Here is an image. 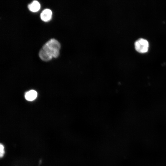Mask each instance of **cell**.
<instances>
[{
	"mask_svg": "<svg viewBox=\"0 0 166 166\" xmlns=\"http://www.w3.org/2000/svg\"><path fill=\"white\" fill-rule=\"evenodd\" d=\"M136 50L138 52L144 53L148 51L149 43L148 41L143 38H140L137 40L135 43Z\"/></svg>",
	"mask_w": 166,
	"mask_h": 166,
	"instance_id": "2",
	"label": "cell"
},
{
	"mask_svg": "<svg viewBox=\"0 0 166 166\" xmlns=\"http://www.w3.org/2000/svg\"><path fill=\"white\" fill-rule=\"evenodd\" d=\"M60 48V43L54 39H51L46 42L40 50L39 57L45 61H49L53 57L57 58L59 55Z\"/></svg>",
	"mask_w": 166,
	"mask_h": 166,
	"instance_id": "1",
	"label": "cell"
},
{
	"mask_svg": "<svg viewBox=\"0 0 166 166\" xmlns=\"http://www.w3.org/2000/svg\"><path fill=\"white\" fill-rule=\"evenodd\" d=\"M37 95V93L36 91L34 90H31L25 93V97L26 100L29 101H32L36 98Z\"/></svg>",
	"mask_w": 166,
	"mask_h": 166,
	"instance_id": "4",
	"label": "cell"
},
{
	"mask_svg": "<svg viewBox=\"0 0 166 166\" xmlns=\"http://www.w3.org/2000/svg\"><path fill=\"white\" fill-rule=\"evenodd\" d=\"M52 12L49 9L44 10L40 14L41 19L44 22H47L50 20L52 18Z\"/></svg>",
	"mask_w": 166,
	"mask_h": 166,
	"instance_id": "3",
	"label": "cell"
},
{
	"mask_svg": "<svg viewBox=\"0 0 166 166\" xmlns=\"http://www.w3.org/2000/svg\"><path fill=\"white\" fill-rule=\"evenodd\" d=\"M29 10L32 12L38 11L40 8V3L37 1H34L28 6Z\"/></svg>",
	"mask_w": 166,
	"mask_h": 166,
	"instance_id": "5",
	"label": "cell"
},
{
	"mask_svg": "<svg viewBox=\"0 0 166 166\" xmlns=\"http://www.w3.org/2000/svg\"><path fill=\"white\" fill-rule=\"evenodd\" d=\"M0 157L2 158L3 156L4 155L5 151L4 146L1 143L0 144Z\"/></svg>",
	"mask_w": 166,
	"mask_h": 166,
	"instance_id": "6",
	"label": "cell"
}]
</instances>
